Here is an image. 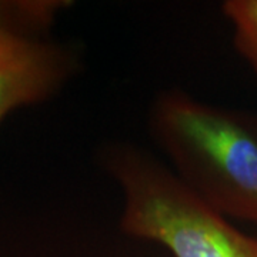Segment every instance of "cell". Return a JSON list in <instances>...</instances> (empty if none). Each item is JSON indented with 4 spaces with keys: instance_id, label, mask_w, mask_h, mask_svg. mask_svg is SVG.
Instances as JSON below:
<instances>
[{
    "instance_id": "7a4b0ae2",
    "label": "cell",
    "mask_w": 257,
    "mask_h": 257,
    "mask_svg": "<svg viewBox=\"0 0 257 257\" xmlns=\"http://www.w3.org/2000/svg\"><path fill=\"white\" fill-rule=\"evenodd\" d=\"M101 163L123 194L120 227L126 234L157 241L175 257H257V239L142 147L106 145Z\"/></svg>"
},
{
    "instance_id": "5b68a950",
    "label": "cell",
    "mask_w": 257,
    "mask_h": 257,
    "mask_svg": "<svg viewBox=\"0 0 257 257\" xmlns=\"http://www.w3.org/2000/svg\"><path fill=\"white\" fill-rule=\"evenodd\" d=\"M2 10H3V5H0V13H2Z\"/></svg>"
},
{
    "instance_id": "277c9868",
    "label": "cell",
    "mask_w": 257,
    "mask_h": 257,
    "mask_svg": "<svg viewBox=\"0 0 257 257\" xmlns=\"http://www.w3.org/2000/svg\"><path fill=\"white\" fill-rule=\"evenodd\" d=\"M221 12L233 29V45L257 79V0H227Z\"/></svg>"
},
{
    "instance_id": "6da1fadb",
    "label": "cell",
    "mask_w": 257,
    "mask_h": 257,
    "mask_svg": "<svg viewBox=\"0 0 257 257\" xmlns=\"http://www.w3.org/2000/svg\"><path fill=\"white\" fill-rule=\"evenodd\" d=\"M147 127L184 183L224 217L257 226V113L167 89L152 101Z\"/></svg>"
},
{
    "instance_id": "3957f363",
    "label": "cell",
    "mask_w": 257,
    "mask_h": 257,
    "mask_svg": "<svg viewBox=\"0 0 257 257\" xmlns=\"http://www.w3.org/2000/svg\"><path fill=\"white\" fill-rule=\"evenodd\" d=\"M60 3H20L0 13V123L10 111L52 97L76 70L60 46L25 32L22 25L47 23Z\"/></svg>"
}]
</instances>
